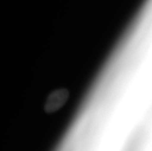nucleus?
<instances>
[{"mask_svg":"<svg viewBox=\"0 0 152 151\" xmlns=\"http://www.w3.org/2000/svg\"><path fill=\"white\" fill-rule=\"evenodd\" d=\"M69 92L66 89H61L52 92L48 97L44 107L45 111L52 113L63 107L69 99Z\"/></svg>","mask_w":152,"mask_h":151,"instance_id":"f257e3e1","label":"nucleus"}]
</instances>
